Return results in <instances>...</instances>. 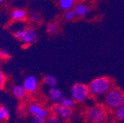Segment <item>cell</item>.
<instances>
[{
  "mask_svg": "<svg viewBox=\"0 0 124 123\" xmlns=\"http://www.w3.org/2000/svg\"><path fill=\"white\" fill-rule=\"evenodd\" d=\"M11 91H12V93H13V96L16 97V98H19V99H22V98L26 96L27 92L23 85H19V84L14 85L12 87Z\"/></svg>",
  "mask_w": 124,
  "mask_h": 123,
  "instance_id": "11",
  "label": "cell"
},
{
  "mask_svg": "<svg viewBox=\"0 0 124 123\" xmlns=\"http://www.w3.org/2000/svg\"><path fill=\"white\" fill-rule=\"evenodd\" d=\"M23 86L27 92H35L38 88V82L36 78L32 75L27 77L23 82Z\"/></svg>",
  "mask_w": 124,
  "mask_h": 123,
  "instance_id": "8",
  "label": "cell"
},
{
  "mask_svg": "<svg viewBox=\"0 0 124 123\" xmlns=\"http://www.w3.org/2000/svg\"><path fill=\"white\" fill-rule=\"evenodd\" d=\"M10 113L8 109L5 106H0V121L7 120L9 118Z\"/></svg>",
  "mask_w": 124,
  "mask_h": 123,
  "instance_id": "16",
  "label": "cell"
},
{
  "mask_svg": "<svg viewBox=\"0 0 124 123\" xmlns=\"http://www.w3.org/2000/svg\"><path fill=\"white\" fill-rule=\"evenodd\" d=\"M32 122H33V123H45L46 122V119H44L39 116H34L33 117Z\"/></svg>",
  "mask_w": 124,
  "mask_h": 123,
  "instance_id": "21",
  "label": "cell"
},
{
  "mask_svg": "<svg viewBox=\"0 0 124 123\" xmlns=\"http://www.w3.org/2000/svg\"><path fill=\"white\" fill-rule=\"evenodd\" d=\"M75 16H76L75 12L74 10H72V9L67 10V11L64 13V19L67 22L72 21V19H74Z\"/></svg>",
  "mask_w": 124,
  "mask_h": 123,
  "instance_id": "17",
  "label": "cell"
},
{
  "mask_svg": "<svg viewBox=\"0 0 124 123\" xmlns=\"http://www.w3.org/2000/svg\"><path fill=\"white\" fill-rule=\"evenodd\" d=\"M28 111L33 116H39L44 119H46L50 115V112L48 110H46V109L38 104H33L30 105Z\"/></svg>",
  "mask_w": 124,
  "mask_h": 123,
  "instance_id": "7",
  "label": "cell"
},
{
  "mask_svg": "<svg viewBox=\"0 0 124 123\" xmlns=\"http://www.w3.org/2000/svg\"><path fill=\"white\" fill-rule=\"evenodd\" d=\"M46 122L48 123H59L61 122V119L59 116L53 114V115L48 116V117L46 119Z\"/></svg>",
  "mask_w": 124,
  "mask_h": 123,
  "instance_id": "18",
  "label": "cell"
},
{
  "mask_svg": "<svg viewBox=\"0 0 124 123\" xmlns=\"http://www.w3.org/2000/svg\"><path fill=\"white\" fill-rule=\"evenodd\" d=\"M15 37L19 39L22 42L27 44L33 43L37 38V33L34 29H24L16 31L14 33Z\"/></svg>",
  "mask_w": 124,
  "mask_h": 123,
  "instance_id": "5",
  "label": "cell"
},
{
  "mask_svg": "<svg viewBox=\"0 0 124 123\" xmlns=\"http://www.w3.org/2000/svg\"><path fill=\"white\" fill-rule=\"evenodd\" d=\"M10 16H11V18L13 19L19 20V19H24L26 16V12L25 10H22V9L14 10L13 11H12Z\"/></svg>",
  "mask_w": 124,
  "mask_h": 123,
  "instance_id": "13",
  "label": "cell"
},
{
  "mask_svg": "<svg viewBox=\"0 0 124 123\" xmlns=\"http://www.w3.org/2000/svg\"><path fill=\"white\" fill-rule=\"evenodd\" d=\"M49 97L51 100L55 102H61L64 98V95L61 89L56 88V86L50 87L49 90Z\"/></svg>",
  "mask_w": 124,
  "mask_h": 123,
  "instance_id": "9",
  "label": "cell"
},
{
  "mask_svg": "<svg viewBox=\"0 0 124 123\" xmlns=\"http://www.w3.org/2000/svg\"><path fill=\"white\" fill-rule=\"evenodd\" d=\"M52 112L64 121H68L72 115V108L64 106L59 102L55 104L52 107Z\"/></svg>",
  "mask_w": 124,
  "mask_h": 123,
  "instance_id": "6",
  "label": "cell"
},
{
  "mask_svg": "<svg viewBox=\"0 0 124 123\" xmlns=\"http://www.w3.org/2000/svg\"><path fill=\"white\" fill-rule=\"evenodd\" d=\"M75 5V0H59V5L61 9L67 10L72 9Z\"/></svg>",
  "mask_w": 124,
  "mask_h": 123,
  "instance_id": "14",
  "label": "cell"
},
{
  "mask_svg": "<svg viewBox=\"0 0 124 123\" xmlns=\"http://www.w3.org/2000/svg\"><path fill=\"white\" fill-rule=\"evenodd\" d=\"M105 105L112 110L124 104V92L117 87H112L104 97Z\"/></svg>",
  "mask_w": 124,
  "mask_h": 123,
  "instance_id": "2",
  "label": "cell"
},
{
  "mask_svg": "<svg viewBox=\"0 0 124 123\" xmlns=\"http://www.w3.org/2000/svg\"><path fill=\"white\" fill-rule=\"evenodd\" d=\"M90 95L89 86L82 83H76L70 88V96L75 102H83Z\"/></svg>",
  "mask_w": 124,
  "mask_h": 123,
  "instance_id": "4",
  "label": "cell"
},
{
  "mask_svg": "<svg viewBox=\"0 0 124 123\" xmlns=\"http://www.w3.org/2000/svg\"><path fill=\"white\" fill-rule=\"evenodd\" d=\"M90 95L95 97H105L107 92L112 87V80L106 76L98 77L93 79L88 85Z\"/></svg>",
  "mask_w": 124,
  "mask_h": 123,
  "instance_id": "1",
  "label": "cell"
},
{
  "mask_svg": "<svg viewBox=\"0 0 124 123\" xmlns=\"http://www.w3.org/2000/svg\"><path fill=\"white\" fill-rule=\"evenodd\" d=\"M5 80H6L5 75L4 74L2 69H0V88H2L4 86L5 83Z\"/></svg>",
  "mask_w": 124,
  "mask_h": 123,
  "instance_id": "22",
  "label": "cell"
},
{
  "mask_svg": "<svg viewBox=\"0 0 124 123\" xmlns=\"http://www.w3.org/2000/svg\"><path fill=\"white\" fill-rule=\"evenodd\" d=\"M115 117L117 122H122L124 119V104L115 109Z\"/></svg>",
  "mask_w": 124,
  "mask_h": 123,
  "instance_id": "15",
  "label": "cell"
},
{
  "mask_svg": "<svg viewBox=\"0 0 124 123\" xmlns=\"http://www.w3.org/2000/svg\"><path fill=\"white\" fill-rule=\"evenodd\" d=\"M74 10L75 12V14L77 16L84 17L89 13L90 9H89V6H87L86 5L84 4V3H78L75 5Z\"/></svg>",
  "mask_w": 124,
  "mask_h": 123,
  "instance_id": "10",
  "label": "cell"
},
{
  "mask_svg": "<svg viewBox=\"0 0 124 123\" xmlns=\"http://www.w3.org/2000/svg\"><path fill=\"white\" fill-rule=\"evenodd\" d=\"M44 82L50 87H54L58 85V79L53 74H47L44 77Z\"/></svg>",
  "mask_w": 124,
  "mask_h": 123,
  "instance_id": "12",
  "label": "cell"
},
{
  "mask_svg": "<svg viewBox=\"0 0 124 123\" xmlns=\"http://www.w3.org/2000/svg\"><path fill=\"white\" fill-rule=\"evenodd\" d=\"M10 57V53L8 50H2L1 51H0V58H8Z\"/></svg>",
  "mask_w": 124,
  "mask_h": 123,
  "instance_id": "24",
  "label": "cell"
},
{
  "mask_svg": "<svg viewBox=\"0 0 124 123\" xmlns=\"http://www.w3.org/2000/svg\"><path fill=\"white\" fill-rule=\"evenodd\" d=\"M3 1H4V0H0V3H2V2Z\"/></svg>",
  "mask_w": 124,
  "mask_h": 123,
  "instance_id": "25",
  "label": "cell"
},
{
  "mask_svg": "<svg viewBox=\"0 0 124 123\" xmlns=\"http://www.w3.org/2000/svg\"><path fill=\"white\" fill-rule=\"evenodd\" d=\"M60 103H61L64 106H67V107H69V108H72V106L74 105L75 101L72 98L64 97L63 100H61V102Z\"/></svg>",
  "mask_w": 124,
  "mask_h": 123,
  "instance_id": "19",
  "label": "cell"
},
{
  "mask_svg": "<svg viewBox=\"0 0 124 123\" xmlns=\"http://www.w3.org/2000/svg\"><path fill=\"white\" fill-rule=\"evenodd\" d=\"M58 31V26L55 23H50L47 27V32L51 34H54Z\"/></svg>",
  "mask_w": 124,
  "mask_h": 123,
  "instance_id": "20",
  "label": "cell"
},
{
  "mask_svg": "<svg viewBox=\"0 0 124 123\" xmlns=\"http://www.w3.org/2000/svg\"><path fill=\"white\" fill-rule=\"evenodd\" d=\"M30 18L33 22H39L40 20V16L37 13H34V12L30 14Z\"/></svg>",
  "mask_w": 124,
  "mask_h": 123,
  "instance_id": "23",
  "label": "cell"
},
{
  "mask_svg": "<svg viewBox=\"0 0 124 123\" xmlns=\"http://www.w3.org/2000/svg\"><path fill=\"white\" fill-rule=\"evenodd\" d=\"M86 119L92 123H104L108 119V114L103 105H95L89 109L86 113Z\"/></svg>",
  "mask_w": 124,
  "mask_h": 123,
  "instance_id": "3",
  "label": "cell"
}]
</instances>
